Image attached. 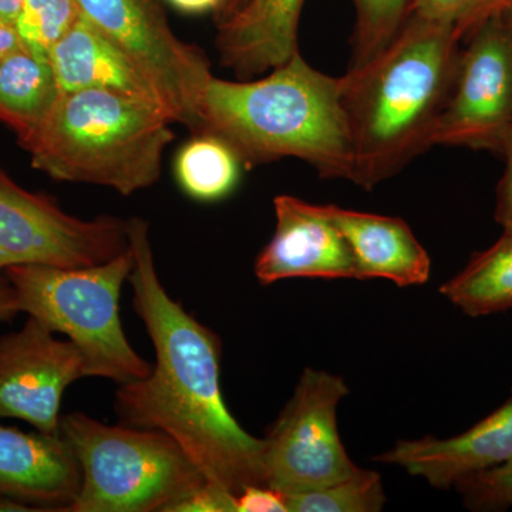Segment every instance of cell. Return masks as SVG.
I'll return each instance as SVG.
<instances>
[{
	"mask_svg": "<svg viewBox=\"0 0 512 512\" xmlns=\"http://www.w3.org/2000/svg\"><path fill=\"white\" fill-rule=\"evenodd\" d=\"M22 0H0V16L15 23Z\"/></svg>",
	"mask_w": 512,
	"mask_h": 512,
	"instance_id": "cell-33",
	"label": "cell"
},
{
	"mask_svg": "<svg viewBox=\"0 0 512 512\" xmlns=\"http://www.w3.org/2000/svg\"><path fill=\"white\" fill-rule=\"evenodd\" d=\"M23 46L15 23L0 16V60Z\"/></svg>",
	"mask_w": 512,
	"mask_h": 512,
	"instance_id": "cell-29",
	"label": "cell"
},
{
	"mask_svg": "<svg viewBox=\"0 0 512 512\" xmlns=\"http://www.w3.org/2000/svg\"><path fill=\"white\" fill-rule=\"evenodd\" d=\"M505 23H507L508 29H510V33L512 36V9L508 10L504 15Z\"/></svg>",
	"mask_w": 512,
	"mask_h": 512,
	"instance_id": "cell-35",
	"label": "cell"
},
{
	"mask_svg": "<svg viewBox=\"0 0 512 512\" xmlns=\"http://www.w3.org/2000/svg\"><path fill=\"white\" fill-rule=\"evenodd\" d=\"M180 12L200 15V13L215 12L221 0H165Z\"/></svg>",
	"mask_w": 512,
	"mask_h": 512,
	"instance_id": "cell-31",
	"label": "cell"
},
{
	"mask_svg": "<svg viewBox=\"0 0 512 512\" xmlns=\"http://www.w3.org/2000/svg\"><path fill=\"white\" fill-rule=\"evenodd\" d=\"M49 60L62 94L104 90L146 101L167 113L156 84L82 16L50 49Z\"/></svg>",
	"mask_w": 512,
	"mask_h": 512,
	"instance_id": "cell-16",
	"label": "cell"
},
{
	"mask_svg": "<svg viewBox=\"0 0 512 512\" xmlns=\"http://www.w3.org/2000/svg\"><path fill=\"white\" fill-rule=\"evenodd\" d=\"M305 0H244L217 23L220 63L238 80H252L298 52L299 19Z\"/></svg>",
	"mask_w": 512,
	"mask_h": 512,
	"instance_id": "cell-15",
	"label": "cell"
},
{
	"mask_svg": "<svg viewBox=\"0 0 512 512\" xmlns=\"http://www.w3.org/2000/svg\"><path fill=\"white\" fill-rule=\"evenodd\" d=\"M79 18L77 0H22L15 26L25 47L49 57L50 49Z\"/></svg>",
	"mask_w": 512,
	"mask_h": 512,
	"instance_id": "cell-23",
	"label": "cell"
},
{
	"mask_svg": "<svg viewBox=\"0 0 512 512\" xmlns=\"http://www.w3.org/2000/svg\"><path fill=\"white\" fill-rule=\"evenodd\" d=\"M244 167L234 148L210 133H195L175 157V178L181 190L202 202L228 197Z\"/></svg>",
	"mask_w": 512,
	"mask_h": 512,
	"instance_id": "cell-20",
	"label": "cell"
},
{
	"mask_svg": "<svg viewBox=\"0 0 512 512\" xmlns=\"http://www.w3.org/2000/svg\"><path fill=\"white\" fill-rule=\"evenodd\" d=\"M131 269L128 248L109 262L87 268L19 265L3 275L15 289L20 312L63 333L82 352L87 377L126 384L144 379L153 369L130 345L121 325V288Z\"/></svg>",
	"mask_w": 512,
	"mask_h": 512,
	"instance_id": "cell-6",
	"label": "cell"
},
{
	"mask_svg": "<svg viewBox=\"0 0 512 512\" xmlns=\"http://www.w3.org/2000/svg\"><path fill=\"white\" fill-rule=\"evenodd\" d=\"M501 153L505 157V171L497 188L495 221L503 231H512V127L504 138Z\"/></svg>",
	"mask_w": 512,
	"mask_h": 512,
	"instance_id": "cell-27",
	"label": "cell"
},
{
	"mask_svg": "<svg viewBox=\"0 0 512 512\" xmlns=\"http://www.w3.org/2000/svg\"><path fill=\"white\" fill-rule=\"evenodd\" d=\"M274 208V237L255 261L259 284L291 278L357 279L352 249L320 205L278 195Z\"/></svg>",
	"mask_w": 512,
	"mask_h": 512,
	"instance_id": "cell-12",
	"label": "cell"
},
{
	"mask_svg": "<svg viewBox=\"0 0 512 512\" xmlns=\"http://www.w3.org/2000/svg\"><path fill=\"white\" fill-rule=\"evenodd\" d=\"M168 512H238L237 495L207 481L171 505Z\"/></svg>",
	"mask_w": 512,
	"mask_h": 512,
	"instance_id": "cell-26",
	"label": "cell"
},
{
	"mask_svg": "<svg viewBox=\"0 0 512 512\" xmlns=\"http://www.w3.org/2000/svg\"><path fill=\"white\" fill-rule=\"evenodd\" d=\"M198 114L197 133L220 137L245 168L298 158L320 177L352 178L340 77L319 72L299 50L262 79L229 82L212 76Z\"/></svg>",
	"mask_w": 512,
	"mask_h": 512,
	"instance_id": "cell-3",
	"label": "cell"
},
{
	"mask_svg": "<svg viewBox=\"0 0 512 512\" xmlns=\"http://www.w3.org/2000/svg\"><path fill=\"white\" fill-rule=\"evenodd\" d=\"M80 484L79 461L62 434L0 426V495L37 511L66 512Z\"/></svg>",
	"mask_w": 512,
	"mask_h": 512,
	"instance_id": "cell-14",
	"label": "cell"
},
{
	"mask_svg": "<svg viewBox=\"0 0 512 512\" xmlns=\"http://www.w3.org/2000/svg\"><path fill=\"white\" fill-rule=\"evenodd\" d=\"M238 512H288L284 495L266 485H248L237 497Z\"/></svg>",
	"mask_w": 512,
	"mask_h": 512,
	"instance_id": "cell-28",
	"label": "cell"
},
{
	"mask_svg": "<svg viewBox=\"0 0 512 512\" xmlns=\"http://www.w3.org/2000/svg\"><path fill=\"white\" fill-rule=\"evenodd\" d=\"M512 0H413L412 13L453 26L464 39L481 23L504 16Z\"/></svg>",
	"mask_w": 512,
	"mask_h": 512,
	"instance_id": "cell-24",
	"label": "cell"
},
{
	"mask_svg": "<svg viewBox=\"0 0 512 512\" xmlns=\"http://www.w3.org/2000/svg\"><path fill=\"white\" fill-rule=\"evenodd\" d=\"M87 377L82 352L29 316L22 329L0 338V417L60 434L63 393Z\"/></svg>",
	"mask_w": 512,
	"mask_h": 512,
	"instance_id": "cell-11",
	"label": "cell"
},
{
	"mask_svg": "<svg viewBox=\"0 0 512 512\" xmlns=\"http://www.w3.org/2000/svg\"><path fill=\"white\" fill-rule=\"evenodd\" d=\"M349 393L342 377L308 367L262 450L266 487L282 495L306 493L345 480L359 470L338 433L336 410Z\"/></svg>",
	"mask_w": 512,
	"mask_h": 512,
	"instance_id": "cell-7",
	"label": "cell"
},
{
	"mask_svg": "<svg viewBox=\"0 0 512 512\" xmlns=\"http://www.w3.org/2000/svg\"><path fill=\"white\" fill-rule=\"evenodd\" d=\"M512 127V36L504 16L481 23L461 49L434 146L501 153Z\"/></svg>",
	"mask_w": 512,
	"mask_h": 512,
	"instance_id": "cell-10",
	"label": "cell"
},
{
	"mask_svg": "<svg viewBox=\"0 0 512 512\" xmlns=\"http://www.w3.org/2000/svg\"><path fill=\"white\" fill-rule=\"evenodd\" d=\"M454 487L468 510H507L512 507V460L461 478Z\"/></svg>",
	"mask_w": 512,
	"mask_h": 512,
	"instance_id": "cell-25",
	"label": "cell"
},
{
	"mask_svg": "<svg viewBox=\"0 0 512 512\" xmlns=\"http://www.w3.org/2000/svg\"><path fill=\"white\" fill-rule=\"evenodd\" d=\"M82 470L66 512H168L207 483L183 447L160 430L110 426L84 413L60 419Z\"/></svg>",
	"mask_w": 512,
	"mask_h": 512,
	"instance_id": "cell-5",
	"label": "cell"
},
{
	"mask_svg": "<svg viewBox=\"0 0 512 512\" xmlns=\"http://www.w3.org/2000/svg\"><path fill=\"white\" fill-rule=\"evenodd\" d=\"M284 498L288 512H377L386 504L382 478L362 468L328 487Z\"/></svg>",
	"mask_w": 512,
	"mask_h": 512,
	"instance_id": "cell-21",
	"label": "cell"
},
{
	"mask_svg": "<svg viewBox=\"0 0 512 512\" xmlns=\"http://www.w3.org/2000/svg\"><path fill=\"white\" fill-rule=\"evenodd\" d=\"M0 511H37L33 505L0 495Z\"/></svg>",
	"mask_w": 512,
	"mask_h": 512,
	"instance_id": "cell-34",
	"label": "cell"
},
{
	"mask_svg": "<svg viewBox=\"0 0 512 512\" xmlns=\"http://www.w3.org/2000/svg\"><path fill=\"white\" fill-rule=\"evenodd\" d=\"M127 235L133 308L153 342L156 365L117 390L120 423L173 437L208 483L237 497L248 485H265L264 441L242 429L222 397L220 339L165 291L148 222L130 218Z\"/></svg>",
	"mask_w": 512,
	"mask_h": 512,
	"instance_id": "cell-1",
	"label": "cell"
},
{
	"mask_svg": "<svg viewBox=\"0 0 512 512\" xmlns=\"http://www.w3.org/2000/svg\"><path fill=\"white\" fill-rule=\"evenodd\" d=\"M244 0H221L220 5H218L217 10H215V25L221 20L228 18L235 9L238 8Z\"/></svg>",
	"mask_w": 512,
	"mask_h": 512,
	"instance_id": "cell-32",
	"label": "cell"
},
{
	"mask_svg": "<svg viewBox=\"0 0 512 512\" xmlns=\"http://www.w3.org/2000/svg\"><path fill=\"white\" fill-rule=\"evenodd\" d=\"M376 460L402 467L441 490L470 474L501 466L512 460V399L460 436L400 440Z\"/></svg>",
	"mask_w": 512,
	"mask_h": 512,
	"instance_id": "cell-13",
	"label": "cell"
},
{
	"mask_svg": "<svg viewBox=\"0 0 512 512\" xmlns=\"http://www.w3.org/2000/svg\"><path fill=\"white\" fill-rule=\"evenodd\" d=\"M356 10L349 70L365 66L390 45L412 15L413 0H352Z\"/></svg>",
	"mask_w": 512,
	"mask_h": 512,
	"instance_id": "cell-22",
	"label": "cell"
},
{
	"mask_svg": "<svg viewBox=\"0 0 512 512\" xmlns=\"http://www.w3.org/2000/svg\"><path fill=\"white\" fill-rule=\"evenodd\" d=\"M320 207L348 241L359 281L383 278L402 288L429 281L430 256L406 222L336 205Z\"/></svg>",
	"mask_w": 512,
	"mask_h": 512,
	"instance_id": "cell-17",
	"label": "cell"
},
{
	"mask_svg": "<svg viewBox=\"0 0 512 512\" xmlns=\"http://www.w3.org/2000/svg\"><path fill=\"white\" fill-rule=\"evenodd\" d=\"M173 120L160 107L104 90L63 93L23 146L36 170L57 181L100 185L121 195L161 177Z\"/></svg>",
	"mask_w": 512,
	"mask_h": 512,
	"instance_id": "cell-4",
	"label": "cell"
},
{
	"mask_svg": "<svg viewBox=\"0 0 512 512\" xmlns=\"http://www.w3.org/2000/svg\"><path fill=\"white\" fill-rule=\"evenodd\" d=\"M128 248L127 220L73 217L53 198L20 187L0 167V272L19 265L87 268Z\"/></svg>",
	"mask_w": 512,
	"mask_h": 512,
	"instance_id": "cell-9",
	"label": "cell"
},
{
	"mask_svg": "<svg viewBox=\"0 0 512 512\" xmlns=\"http://www.w3.org/2000/svg\"><path fill=\"white\" fill-rule=\"evenodd\" d=\"M62 96L49 57L20 47L0 60V121L20 146L35 136Z\"/></svg>",
	"mask_w": 512,
	"mask_h": 512,
	"instance_id": "cell-18",
	"label": "cell"
},
{
	"mask_svg": "<svg viewBox=\"0 0 512 512\" xmlns=\"http://www.w3.org/2000/svg\"><path fill=\"white\" fill-rule=\"evenodd\" d=\"M77 6L84 20L156 84L173 123L197 133L211 64L200 47L175 35L164 0H77Z\"/></svg>",
	"mask_w": 512,
	"mask_h": 512,
	"instance_id": "cell-8",
	"label": "cell"
},
{
	"mask_svg": "<svg viewBox=\"0 0 512 512\" xmlns=\"http://www.w3.org/2000/svg\"><path fill=\"white\" fill-rule=\"evenodd\" d=\"M20 313L18 296L8 279H0V322H9Z\"/></svg>",
	"mask_w": 512,
	"mask_h": 512,
	"instance_id": "cell-30",
	"label": "cell"
},
{
	"mask_svg": "<svg viewBox=\"0 0 512 512\" xmlns=\"http://www.w3.org/2000/svg\"><path fill=\"white\" fill-rule=\"evenodd\" d=\"M463 39L453 26L412 13L375 59L340 77L353 184L373 190L433 147Z\"/></svg>",
	"mask_w": 512,
	"mask_h": 512,
	"instance_id": "cell-2",
	"label": "cell"
},
{
	"mask_svg": "<svg viewBox=\"0 0 512 512\" xmlns=\"http://www.w3.org/2000/svg\"><path fill=\"white\" fill-rule=\"evenodd\" d=\"M466 315L485 316L512 309V231L478 252L466 268L440 288Z\"/></svg>",
	"mask_w": 512,
	"mask_h": 512,
	"instance_id": "cell-19",
	"label": "cell"
}]
</instances>
